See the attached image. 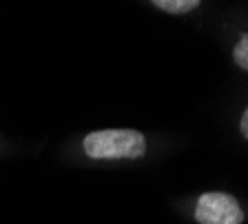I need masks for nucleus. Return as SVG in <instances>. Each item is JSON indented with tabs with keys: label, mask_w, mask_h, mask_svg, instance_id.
<instances>
[{
	"label": "nucleus",
	"mask_w": 248,
	"mask_h": 224,
	"mask_svg": "<svg viewBox=\"0 0 248 224\" xmlns=\"http://www.w3.org/2000/svg\"><path fill=\"white\" fill-rule=\"evenodd\" d=\"M195 218L200 224H242L244 213L228 193H204L197 200Z\"/></svg>",
	"instance_id": "2"
},
{
	"label": "nucleus",
	"mask_w": 248,
	"mask_h": 224,
	"mask_svg": "<svg viewBox=\"0 0 248 224\" xmlns=\"http://www.w3.org/2000/svg\"><path fill=\"white\" fill-rule=\"evenodd\" d=\"M239 127H242L244 138L248 140V107H246V111H244V115H242V122H239Z\"/></svg>",
	"instance_id": "5"
},
{
	"label": "nucleus",
	"mask_w": 248,
	"mask_h": 224,
	"mask_svg": "<svg viewBox=\"0 0 248 224\" xmlns=\"http://www.w3.org/2000/svg\"><path fill=\"white\" fill-rule=\"evenodd\" d=\"M232 56H235V63L248 71V33L239 38V42H237V47H235V53H232Z\"/></svg>",
	"instance_id": "4"
},
{
	"label": "nucleus",
	"mask_w": 248,
	"mask_h": 224,
	"mask_svg": "<svg viewBox=\"0 0 248 224\" xmlns=\"http://www.w3.org/2000/svg\"><path fill=\"white\" fill-rule=\"evenodd\" d=\"M84 151L95 160H124L140 158L146 151L144 136L133 129H104L93 131L84 138Z\"/></svg>",
	"instance_id": "1"
},
{
	"label": "nucleus",
	"mask_w": 248,
	"mask_h": 224,
	"mask_svg": "<svg viewBox=\"0 0 248 224\" xmlns=\"http://www.w3.org/2000/svg\"><path fill=\"white\" fill-rule=\"evenodd\" d=\"M153 5L169 14H186V11L195 9L200 0H153Z\"/></svg>",
	"instance_id": "3"
}]
</instances>
